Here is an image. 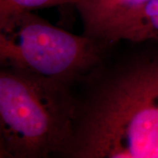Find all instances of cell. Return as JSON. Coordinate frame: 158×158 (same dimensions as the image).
Instances as JSON below:
<instances>
[{
  "label": "cell",
  "mask_w": 158,
  "mask_h": 158,
  "mask_svg": "<svg viewBox=\"0 0 158 158\" xmlns=\"http://www.w3.org/2000/svg\"><path fill=\"white\" fill-rule=\"evenodd\" d=\"M66 155L158 158V58L119 71L78 108Z\"/></svg>",
  "instance_id": "obj_1"
},
{
  "label": "cell",
  "mask_w": 158,
  "mask_h": 158,
  "mask_svg": "<svg viewBox=\"0 0 158 158\" xmlns=\"http://www.w3.org/2000/svg\"><path fill=\"white\" fill-rule=\"evenodd\" d=\"M77 110L68 84L5 67L0 72V156L66 155Z\"/></svg>",
  "instance_id": "obj_2"
},
{
  "label": "cell",
  "mask_w": 158,
  "mask_h": 158,
  "mask_svg": "<svg viewBox=\"0 0 158 158\" xmlns=\"http://www.w3.org/2000/svg\"><path fill=\"white\" fill-rule=\"evenodd\" d=\"M98 41L55 27L32 11L0 20V61L4 67L68 85L99 62Z\"/></svg>",
  "instance_id": "obj_3"
},
{
  "label": "cell",
  "mask_w": 158,
  "mask_h": 158,
  "mask_svg": "<svg viewBox=\"0 0 158 158\" xmlns=\"http://www.w3.org/2000/svg\"><path fill=\"white\" fill-rule=\"evenodd\" d=\"M149 0H77L85 35L106 42L109 34Z\"/></svg>",
  "instance_id": "obj_4"
},
{
  "label": "cell",
  "mask_w": 158,
  "mask_h": 158,
  "mask_svg": "<svg viewBox=\"0 0 158 158\" xmlns=\"http://www.w3.org/2000/svg\"><path fill=\"white\" fill-rule=\"evenodd\" d=\"M120 40L132 42L158 40V0H149L140 10L126 19L109 34L106 42Z\"/></svg>",
  "instance_id": "obj_5"
},
{
  "label": "cell",
  "mask_w": 158,
  "mask_h": 158,
  "mask_svg": "<svg viewBox=\"0 0 158 158\" xmlns=\"http://www.w3.org/2000/svg\"><path fill=\"white\" fill-rule=\"evenodd\" d=\"M77 0H0V20L21 11L74 5Z\"/></svg>",
  "instance_id": "obj_6"
}]
</instances>
